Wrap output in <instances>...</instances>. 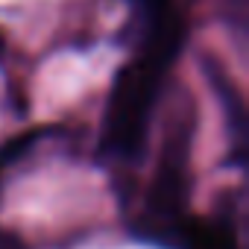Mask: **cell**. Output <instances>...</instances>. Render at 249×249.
<instances>
[{
    "label": "cell",
    "mask_w": 249,
    "mask_h": 249,
    "mask_svg": "<svg viewBox=\"0 0 249 249\" xmlns=\"http://www.w3.org/2000/svg\"><path fill=\"white\" fill-rule=\"evenodd\" d=\"M185 38L188 27L176 6L138 38V53L117 71L108 88L97 141V153L103 161L117 167H138L144 161L156 103L164 88L167 71L185 47Z\"/></svg>",
    "instance_id": "6da1fadb"
},
{
    "label": "cell",
    "mask_w": 249,
    "mask_h": 249,
    "mask_svg": "<svg viewBox=\"0 0 249 249\" xmlns=\"http://www.w3.org/2000/svg\"><path fill=\"white\" fill-rule=\"evenodd\" d=\"M196 117L188 106L170 117V129L159 153L153 182L144 194L141 211L129 220V234L159 249H182L185 229L191 223V141Z\"/></svg>",
    "instance_id": "7a4b0ae2"
},
{
    "label": "cell",
    "mask_w": 249,
    "mask_h": 249,
    "mask_svg": "<svg viewBox=\"0 0 249 249\" xmlns=\"http://www.w3.org/2000/svg\"><path fill=\"white\" fill-rule=\"evenodd\" d=\"M202 71H205V79H208V85L223 108L226 138H229V161L234 167H243V159H246V106H243V97H240L234 79L226 73V68L214 56H202Z\"/></svg>",
    "instance_id": "3957f363"
},
{
    "label": "cell",
    "mask_w": 249,
    "mask_h": 249,
    "mask_svg": "<svg viewBox=\"0 0 249 249\" xmlns=\"http://www.w3.org/2000/svg\"><path fill=\"white\" fill-rule=\"evenodd\" d=\"M182 249H240L231 211H214L211 217H194L185 229Z\"/></svg>",
    "instance_id": "277c9868"
},
{
    "label": "cell",
    "mask_w": 249,
    "mask_h": 249,
    "mask_svg": "<svg viewBox=\"0 0 249 249\" xmlns=\"http://www.w3.org/2000/svg\"><path fill=\"white\" fill-rule=\"evenodd\" d=\"M129 6H132V30L141 38L164 12L173 9V0H129Z\"/></svg>",
    "instance_id": "5b68a950"
},
{
    "label": "cell",
    "mask_w": 249,
    "mask_h": 249,
    "mask_svg": "<svg viewBox=\"0 0 249 249\" xmlns=\"http://www.w3.org/2000/svg\"><path fill=\"white\" fill-rule=\"evenodd\" d=\"M223 12H226V24L240 36L246 27V0H223Z\"/></svg>",
    "instance_id": "8992f818"
},
{
    "label": "cell",
    "mask_w": 249,
    "mask_h": 249,
    "mask_svg": "<svg viewBox=\"0 0 249 249\" xmlns=\"http://www.w3.org/2000/svg\"><path fill=\"white\" fill-rule=\"evenodd\" d=\"M0 249H30L15 231H6V229H0Z\"/></svg>",
    "instance_id": "52a82bcc"
},
{
    "label": "cell",
    "mask_w": 249,
    "mask_h": 249,
    "mask_svg": "<svg viewBox=\"0 0 249 249\" xmlns=\"http://www.w3.org/2000/svg\"><path fill=\"white\" fill-rule=\"evenodd\" d=\"M3 53H6V41H3V36H0V59H3Z\"/></svg>",
    "instance_id": "ba28073f"
}]
</instances>
